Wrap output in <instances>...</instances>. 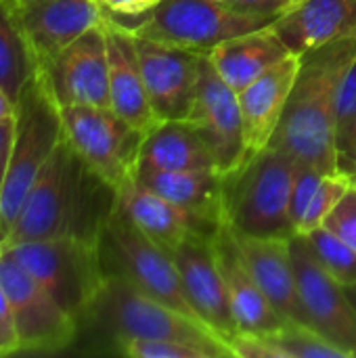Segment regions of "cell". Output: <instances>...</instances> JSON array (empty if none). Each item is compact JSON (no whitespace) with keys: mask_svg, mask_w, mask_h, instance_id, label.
<instances>
[{"mask_svg":"<svg viewBox=\"0 0 356 358\" xmlns=\"http://www.w3.org/2000/svg\"><path fill=\"white\" fill-rule=\"evenodd\" d=\"M63 136L78 157L115 191L136 178L145 134L111 107H61Z\"/></svg>","mask_w":356,"mask_h":358,"instance_id":"cell-9","label":"cell"},{"mask_svg":"<svg viewBox=\"0 0 356 358\" xmlns=\"http://www.w3.org/2000/svg\"><path fill=\"white\" fill-rule=\"evenodd\" d=\"M157 2H159V0H157Z\"/></svg>","mask_w":356,"mask_h":358,"instance_id":"cell-42","label":"cell"},{"mask_svg":"<svg viewBox=\"0 0 356 358\" xmlns=\"http://www.w3.org/2000/svg\"><path fill=\"white\" fill-rule=\"evenodd\" d=\"M214 248H216L220 271L227 281V289H229V298H231L239 334L264 336V334L281 329L287 321L273 308V304L269 302V298L262 294L260 285L252 277L250 268L245 266L235 245L233 233L227 222L214 237Z\"/></svg>","mask_w":356,"mask_h":358,"instance_id":"cell-22","label":"cell"},{"mask_svg":"<svg viewBox=\"0 0 356 358\" xmlns=\"http://www.w3.org/2000/svg\"><path fill=\"white\" fill-rule=\"evenodd\" d=\"M353 182L355 180L348 174H344L342 170L323 174V178H321V182H319V187L298 224V235H306V233L323 227V222L334 212V208L340 203V199L346 195V191L350 189Z\"/></svg>","mask_w":356,"mask_h":358,"instance_id":"cell-29","label":"cell"},{"mask_svg":"<svg viewBox=\"0 0 356 358\" xmlns=\"http://www.w3.org/2000/svg\"><path fill=\"white\" fill-rule=\"evenodd\" d=\"M356 115V52L344 63L334 94V124L336 134L346 128V124Z\"/></svg>","mask_w":356,"mask_h":358,"instance_id":"cell-31","label":"cell"},{"mask_svg":"<svg viewBox=\"0 0 356 358\" xmlns=\"http://www.w3.org/2000/svg\"><path fill=\"white\" fill-rule=\"evenodd\" d=\"M136 180L149 191L197 212L225 218L222 174L216 170H178V172H151L138 174Z\"/></svg>","mask_w":356,"mask_h":358,"instance_id":"cell-25","label":"cell"},{"mask_svg":"<svg viewBox=\"0 0 356 358\" xmlns=\"http://www.w3.org/2000/svg\"><path fill=\"white\" fill-rule=\"evenodd\" d=\"M15 115V103L6 96V92L0 88V120Z\"/></svg>","mask_w":356,"mask_h":358,"instance_id":"cell-39","label":"cell"},{"mask_svg":"<svg viewBox=\"0 0 356 358\" xmlns=\"http://www.w3.org/2000/svg\"><path fill=\"white\" fill-rule=\"evenodd\" d=\"M107 57H109V99L111 109L130 126L147 134L159 120L155 117L143 82L134 31L105 13Z\"/></svg>","mask_w":356,"mask_h":358,"instance_id":"cell-19","label":"cell"},{"mask_svg":"<svg viewBox=\"0 0 356 358\" xmlns=\"http://www.w3.org/2000/svg\"><path fill=\"white\" fill-rule=\"evenodd\" d=\"M356 52V38L302 55V67L283 117L269 147L321 172H338L334 94L344 63Z\"/></svg>","mask_w":356,"mask_h":358,"instance_id":"cell-2","label":"cell"},{"mask_svg":"<svg viewBox=\"0 0 356 358\" xmlns=\"http://www.w3.org/2000/svg\"><path fill=\"white\" fill-rule=\"evenodd\" d=\"M344 287H346V294H348V298H350L353 306L356 308V283L355 285H344Z\"/></svg>","mask_w":356,"mask_h":358,"instance_id":"cell-40","label":"cell"},{"mask_svg":"<svg viewBox=\"0 0 356 358\" xmlns=\"http://www.w3.org/2000/svg\"><path fill=\"white\" fill-rule=\"evenodd\" d=\"M99 256L105 275L122 277L143 294L201 321L189 304L172 254L136 229L118 208L99 233Z\"/></svg>","mask_w":356,"mask_h":358,"instance_id":"cell-7","label":"cell"},{"mask_svg":"<svg viewBox=\"0 0 356 358\" xmlns=\"http://www.w3.org/2000/svg\"><path fill=\"white\" fill-rule=\"evenodd\" d=\"M113 19H138L149 13L157 0H94Z\"/></svg>","mask_w":356,"mask_h":358,"instance_id":"cell-36","label":"cell"},{"mask_svg":"<svg viewBox=\"0 0 356 358\" xmlns=\"http://www.w3.org/2000/svg\"><path fill=\"white\" fill-rule=\"evenodd\" d=\"M178 170H216V164L199 130L189 120L159 122L145 134L136 176Z\"/></svg>","mask_w":356,"mask_h":358,"instance_id":"cell-23","label":"cell"},{"mask_svg":"<svg viewBox=\"0 0 356 358\" xmlns=\"http://www.w3.org/2000/svg\"><path fill=\"white\" fill-rule=\"evenodd\" d=\"M183 289L195 315L227 344L239 336L214 239L189 237L172 252Z\"/></svg>","mask_w":356,"mask_h":358,"instance_id":"cell-15","label":"cell"},{"mask_svg":"<svg viewBox=\"0 0 356 358\" xmlns=\"http://www.w3.org/2000/svg\"><path fill=\"white\" fill-rule=\"evenodd\" d=\"M0 252L19 262L78 325L107 279L99 256V239L57 237Z\"/></svg>","mask_w":356,"mask_h":358,"instance_id":"cell-6","label":"cell"},{"mask_svg":"<svg viewBox=\"0 0 356 358\" xmlns=\"http://www.w3.org/2000/svg\"><path fill=\"white\" fill-rule=\"evenodd\" d=\"M80 325L99 331L115 350L132 340H180L208 348L218 358L235 357L231 346L208 325L166 306L113 275H107Z\"/></svg>","mask_w":356,"mask_h":358,"instance_id":"cell-3","label":"cell"},{"mask_svg":"<svg viewBox=\"0 0 356 358\" xmlns=\"http://www.w3.org/2000/svg\"><path fill=\"white\" fill-rule=\"evenodd\" d=\"M231 229V227H229ZM233 233L235 245L250 268L252 277L269 298L273 308L287 323H304L306 315L300 302L294 262H292V239L285 237H252Z\"/></svg>","mask_w":356,"mask_h":358,"instance_id":"cell-18","label":"cell"},{"mask_svg":"<svg viewBox=\"0 0 356 358\" xmlns=\"http://www.w3.org/2000/svg\"><path fill=\"white\" fill-rule=\"evenodd\" d=\"M292 2H294V4H296V2H300V0H292Z\"/></svg>","mask_w":356,"mask_h":358,"instance_id":"cell-41","label":"cell"},{"mask_svg":"<svg viewBox=\"0 0 356 358\" xmlns=\"http://www.w3.org/2000/svg\"><path fill=\"white\" fill-rule=\"evenodd\" d=\"M216 2H220L233 10L262 15V17H271V19L281 17L294 4L292 0H216Z\"/></svg>","mask_w":356,"mask_h":358,"instance_id":"cell-35","label":"cell"},{"mask_svg":"<svg viewBox=\"0 0 356 358\" xmlns=\"http://www.w3.org/2000/svg\"><path fill=\"white\" fill-rule=\"evenodd\" d=\"M290 55L292 52L277 36L273 25L231 38L208 52L218 76L235 92L243 90Z\"/></svg>","mask_w":356,"mask_h":358,"instance_id":"cell-24","label":"cell"},{"mask_svg":"<svg viewBox=\"0 0 356 358\" xmlns=\"http://www.w3.org/2000/svg\"><path fill=\"white\" fill-rule=\"evenodd\" d=\"M273 23L271 17L233 10L216 0H159L128 27L168 46L210 52L231 38Z\"/></svg>","mask_w":356,"mask_h":358,"instance_id":"cell-8","label":"cell"},{"mask_svg":"<svg viewBox=\"0 0 356 358\" xmlns=\"http://www.w3.org/2000/svg\"><path fill=\"white\" fill-rule=\"evenodd\" d=\"M292 262L306 325L356 358V308L346 287L325 271L304 235L292 237Z\"/></svg>","mask_w":356,"mask_h":358,"instance_id":"cell-11","label":"cell"},{"mask_svg":"<svg viewBox=\"0 0 356 358\" xmlns=\"http://www.w3.org/2000/svg\"><path fill=\"white\" fill-rule=\"evenodd\" d=\"M115 352L128 358H218L208 348L180 340H132Z\"/></svg>","mask_w":356,"mask_h":358,"instance_id":"cell-30","label":"cell"},{"mask_svg":"<svg viewBox=\"0 0 356 358\" xmlns=\"http://www.w3.org/2000/svg\"><path fill=\"white\" fill-rule=\"evenodd\" d=\"M40 71L59 107H111L105 21L65 46Z\"/></svg>","mask_w":356,"mask_h":358,"instance_id":"cell-14","label":"cell"},{"mask_svg":"<svg viewBox=\"0 0 356 358\" xmlns=\"http://www.w3.org/2000/svg\"><path fill=\"white\" fill-rule=\"evenodd\" d=\"M143 82L149 105L159 122L189 120L195 105L199 65L206 52L168 46L145 36H136Z\"/></svg>","mask_w":356,"mask_h":358,"instance_id":"cell-13","label":"cell"},{"mask_svg":"<svg viewBox=\"0 0 356 358\" xmlns=\"http://www.w3.org/2000/svg\"><path fill=\"white\" fill-rule=\"evenodd\" d=\"M273 29L292 55L356 38V0H300L275 19Z\"/></svg>","mask_w":356,"mask_h":358,"instance_id":"cell-20","label":"cell"},{"mask_svg":"<svg viewBox=\"0 0 356 358\" xmlns=\"http://www.w3.org/2000/svg\"><path fill=\"white\" fill-rule=\"evenodd\" d=\"M336 149L340 170L356 180V115L336 134Z\"/></svg>","mask_w":356,"mask_h":358,"instance_id":"cell-34","label":"cell"},{"mask_svg":"<svg viewBox=\"0 0 356 358\" xmlns=\"http://www.w3.org/2000/svg\"><path fill=\"white\" fill-rule=\"evenodd\" d=\"M0 285L10 306L19 352H59L78 338V321L4 252H0Z\"/></svg>","mask_w":356,"mask_h":358,"instance_id":"cell-10","label":"cell"},{"mask_svg":"<svg viewBox=\"0 0 356 358\" xmlns=\"http://www.w3.org/2000/svg\"><path fill=\"white\" fill-rule=\"evenodd\" d=\"M311 243L315 256L325 266V271L340 281L342 285H355L356 283V250L348 245L344 239H340L336 233H332L325 227H319L304 235Z\"/></svg>","mask_w":356,"mask_h":358,"instance_id":"cell-28","label":"cell"},{"mask_svg":"<svg viewBox=\"0 0 356 358\" xmlns=\"http://www.w3.org/2000/svg\"><path fill=\"white\" fill-rule=\"evenodd\" d=\"M281 358H348L344 350L327 342L304 323H285L281 329L264 334Z\"/></svg>","mask_w":356,"mask_h":358,"instance_id":"cell-27","label":"cell"},{"mask_svg":"<svg viewBox=\"0 0 356 358\" xmlns=\"http://www.w3.org/2000/svg\"><path fill=\"white\" fill-rule=\"evenodd\" d=\"M296 159L264 147L222 176L225 222L241 235L292 239L296 224L292 218V185Z\"/></svg>","mask_w":356,"mask_h":358,"instance_id":"cell-4","label":"cell"},{"mask_svg":"<svg viewBox=\"0 0 356 358\" xmlns=\"http://www.w3.org/2000/svg\"><path fill=\"white\" fill-rule=\"evenodd\" d=\"M61 138V107L44 73L38 71L15 105V143L0 189V245L8 237L27 193Z\"/></svg>","mask_w":356,"mask_h":358,"instance_id":"cell-5","label":"cell"},{"mask_svg":"<svg viewBox=\"0 0 356 358\" xmlns=\"http://www.w3.org/2000/svg\"><path fill=\"white\" fill-rule=\"evenodd\" d=\"M323 174L327 172H321L308 164H300L296 162V172H294V185H292V218H294V224H296V233H298V224L323 178Z\"/></svg>","mask_w":356,"mask_h":358,"instance_id":"cell-32","label":"cell"},{"mask_svg":"<svg viewBox=\"0 0 356 358\" xmlns=\"http://www.w3.org/2000/svg\"><path fill=\"white\" fill-rule=\"evenodd\" d=\"M302 67L300 55H290L258 80L237 92L243 134L250 153L269 147Z\"/></svg>","mask_w":356,"mask_h":358,"instance_id":"cell-21","label":"cell"},{"mask_svg":"<svg viewBox=\"0 0 356 358\" xmlns=\"http://www.w3.org/2000/svg\"><path fill=\"white\" fill-rule=\"evenodd\" d=\"M40 71L21 29L13 0H0V88L17 105L23 88Z\"/></svg>","mask_w":356,"mask_h":358,"instance_id":"cell-26","label":"cell"},{"mask_svg":"<svg viewBox=\"0 0 356 358\" xmlns=\"http://www.w3.org/2000/svg\"><path fill=\"white\" fill-rule=\"evenodd\" d=\"M13 8L40 69L105 21V10L94 0H13Z\"/></svg>","mask_w":356,"mask_h":358,"instance_id":"cell-17","label":"cell"},{"mask_svg":"<svg viewBox=\"0 0 356 358\" xmlns=\"http://www.w3.org/2000/svg\"><path fill=\"white\" fill-rule=\"evenodd\" d=\"M115 208L136 229L168 252L189 237L214 239L225 224V218L178 206L149 191L136 178L118 189Z\"/></svg>","mask_w":356,"mask_h":358,"instance_id":"cell-16","label":"cell"},{"mask_svg":"<svg viewBox=\"0 0 356 358\" xmlns=\"http://www.w3.org/2000/svg\"><path fill=\"white\" fill-rule=\"evenodd\" d=\"M323 227L356 250V180L340 199V203L334 208V212L327 216Z\"/></svg>","mask_w":356,"mask_h":358,"instance_id":"cell-33","label":"cell"},{"mask_svg":"<svg viewBox=\"0 0 356 358\" xmlns=\"http://www.w3.org/2000/svg\"><path fill=\"white\" fill-rule=\"evenodd\" d=\"M13 143H15V115L0 120V189H2V180L10 162Z\"/></svg>","mask_w":356,"mask_h":358,"instance_id":"cell-38","label":"cell"},{"mask_svg":"<svg viewBox=\"0 0 356 358\" xmlns=\"http://www.w3.org/2000/svg\"><path fill=\"white\" fill-rule=\"evenodd\" d=\"M115 199L118 191L97 176L63 136L40 170L0 250L57 237L99 239L115 210Z\"/></svg>","mask_w":356,"mask_h":358,"instance_id":"cell-1","label":"cell"},{"mask_svg":"<svg viewBox=\"0 0 356 358\" xmlns=\"http://www.w3.org/2000/svg\"><path fill=\"white\" fill-rule=\"evenodd\" d=\"M189 122L206 141L218 174L237 170L250 155L237 92L218 76L208 52L201 57L195 105Z\"/></svg>","mask_w":356,"mask_h":358,"instance_id":"cell-12","label":"cell"},{"mask_svg":"<svg viewBox=\"0 0 356 358\" xmlns=\"http://www.w3.org/2000/svg\"><path fill=\"white\" fill-rule=\"evenodd\" d=\"M15 352H19V340H17V331H15L6 294L0 285V357H8Z\"/></svg>","mask_w":356,"mask_h":358,"instance_id":"cell-37","label":"cell"}]
</instances>
